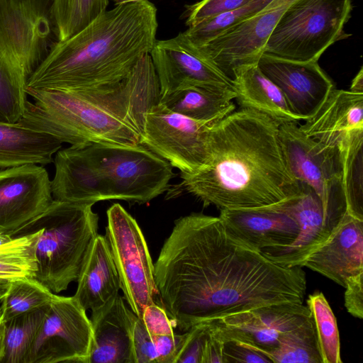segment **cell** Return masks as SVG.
<instances>
[{"label":"cell","instance_id":"obj_1","mask_svg":"<svg viewBox=\"0 0 363 363\" xmlns=\"http://www.w3.org/2000/svg\"><path fill=\"white\" fill-rule=\"evenodd\" d=\"M158 295L182 331L281 303H303L301 267L277 264L232 237L219 216L192 213L174 222L154 264Z\"/></svg>","mask_w":363,"mask_h":363},{"label":"cell","instance_id":"obj_2","mask_svg":"<svg viewBox=\"0 0 363 363\" xmlns=\"http://www.w3.org/2000/svg\"><path fill=\"white\" fill-rule=\"evenodd\" d=\"M279 126L245 108L212 123L204 164L181 172L180 186L220 211L266 207L298 196L301 186L286 162Z\"/></svg>","mask_w":363,"mask_h":363},{"label":"cell","instance_id":"obj_3","mask_svg":"<svg viewBox=\"0 0 363 363\" xmlns=\"http://www.w3.org/2000/svg\"><path fill=\"white\" fill-rule=\"evenodd\" d=\"M157 8L149 0L119 4L57 42L26 87L87 91L123 82L156 42Z\"/></svg>","mask_w":363,"mask_h":363},{"label":"cell","instance_id":"obj_4","mask_svg":"<svg viewBox=\"0 0 363 363\" xmlns=\"http://www.w3.org/2000/svg\"><path fill=\"white\" fill-rule=\"evenodd\" d=\"M25 111L18 121L62 143L140 144L145 113L159 103L160 85L150 54L118 85L87 91L26 87Z\"/></svg>","mask_w":363,"mask_h":363},{"label":"cell","instance_id":"obj_5","mask_svg":"<svg viewBox=\"0 0 363 363\" xmlns=\"http://www.w3.org/2000/svg\"><path fill=\"white\" fill-rule=\"evenodd\" d=\"M93 204L53 200L40 214L9 233L13 238L39 232L35 277L54 294L77 281L98 234Z\"/></svg>","mask_w":363,"mask_h":363},{"label":"cell","instance_id":"obj_6","mask_svg":"<svg viewBox=\"0 0 363 363\" xmlns=\"http://www.w3.org/2000/svg\"><path fill=\"white\" fill-rule=\"evenodd\" d=\"M352 0H297L282 16L264 53L300 62L318 61L333 43L345 37Z\"/></svg>","mask_w":363,"mask_h":363},{"label":"cell","instance_id":"obj_7","mask_svg":"<svg viewBox=\"0 0 363 363\" xmlns=\"http://www.w3.org/2000/svg\"><path fill=\"white\" fill-rule=\"evenodd\" d=\"M86 145L102 174L108 200L146 203L169 189L174 167L145 145Z\"/></svg>","mask_w":363,"mask_h":363},{"label":"cell","instance_id":"obj_8","mask_svg":"<svg viewBox=\"0 0 363 363\" xmlns=\"http://www.w3.org/2000/svg\"><path fill=\"white\" fill-rule=\"evenodd\" d=\"M279 137L291 172L318 196L333 229L346 212L340 150L308 136L295 122L279 124Z\"/></svg>","mask_w":363,"mask_h":363},{"label":"cell","instance_id":"obj_9","mask_svg":"<svg viewBox=\"0 0 363 363\" xmlns=\"http://www.w3.org/2000/svg\"><path fill=\"white\" fill-rule=\"evenodd\" d=\"M106 237L130 308L140 318L158 295L154 264L135 219L119 203L106 212Z\"/></svg>","mask_w":363,"mask_h":363},{"label":"cell","instance_id":"obj_10","mask_svg":"<svg viewBox=\"0 0 363 363\" xmlns=\"http://www.w3.org/2000/svg\"><path fill=\"white\" fill-rule=\"evenodd\" d=\"M58 41L54 0H0V43L28 78Z\"/></svg>","mask_w":363,"mask_h":363},{"label":"cell","instance_id":"obj_11","mask_svg":"<svg viewBox=\"0 0 363 363\" xmlns=\"http://www.w3.org/2000/svg\"><path fill=\"white\" fill-rule=\"evenodd\" d=\"M212 123L189 118L158 103L145 113L140 144L181 172L191 173L207 158Z\"/></svg>","mask_w":363,"mask_h":363},{"label":"cell","instance_id":"obj_12","mask_svg":"<svg viewBox=\"0 0 363 363\" xmlns=\"http://www.w3.org/2000/svg\"><path fill=\"white\" fill-rule=\"evenodd\" d=\"M92 338L86 310L74 296L56 295L34 340L28 363H86Z\"/></svg>","mask_w":363,"mask_h":363},{"label":"cell","instance_id":"obj_13","mask_svg":"<svg viewBox=\"0 0 363 363\" xmlns=\"http://www.w3.org/2000/svg\"><path fill=\"white\" fill-rule=\"evenodd\" d=\"M297 0H272L252 16L199 45L205 57L232 79L237 67L257 64L274 28Z\"/></svg>","mask_w":363,"mask_h":363},{"label":"cell","instance_id":"obj_14","mask_svg":"<svg viewBox=\"0 0 363 363\" xmlns=\"http://www.w3.org/2000/svg\"><path fill=\"white\" fill-rule=\"evenodd\" d=\"M150 55L158 78L160 98L192 86L233 89L232 79L206 60L184 31L156 40Z\"/></svg>","mask_w":363,"mask_h":363},{"label":"cell","instance_id":"obj_15","mask_svg":"<svg viewBox=\"0 0 363 363\" xmlns=\"http://www.w3.org/2000/svg\"><path fill=\"white\" fill-rule=\"evenodd\" d=\"M311 312L303 303H281L257 307L206 321L221 341L238 340L262 353L275 347L280 337L308 320Z\"/></svg>","mask_w":363,"mask_h":363},{"label":"cell","instance_id":"obj_16","mask_svg":"<svg viewBox=\"0 0 363 363\" xmlns=\"http://www.w3.org/2000/svg\"><path fill=\"white\" fill-rule=\"evenodd\" d=\"M48 171L39 164L0 169V233H11L53 201Z\"/></svg>","mask_w":363,"mask_h":363},{"label":"cell","instance_id":"obj_17","mask_svg":"<svg viewBox=\"0 0 363 363\" xmlns=\"http://www.w3.org/2000/svg\"><path fill=\"white\" fill-rule=\"evenodd\" d=\"M257 66L281 91L300 120L311 117L334 88L318 61L300 62L263 53Z\"/></svg>","mask_w":363,"mask_h":363},{"label":"cell","instance_id":"obj_18","mask_svg":"<svg viewBox=\"0 0 363 363\" xmlns=\"http://www.w3.org/2000/svg\"><path fill=\"white\" fill-rule=\"evenodd\" d=\"M220 211L219 217L229 234L259 252L286 247L294 242L299 233L296 220L276 205Z\"/></svg>","mask_w":363,"mask_h":363},{"label":"cell","instance_id":"obj_19","mask_svg":"<svg viewBox=\"0 0 363 363\" xmlns=\"http://www.w3.org/2000/svg\"><path fill=\"white\" fill-rule=\"evenodd\" d=\"M300 184L301 191L298 196L275 204L296 220L298 237L286 247L261 251L272 262L289 267H302L306 258L327 240L332 231L318 196L307 185Z\"/></svg>","mask_w":363,"mask_h":363},{"label":"cell","instance_id":"obj_20","mask_svg":"<svg viewBox=\"0 0 363 363\" xmlns=\"http://www.w3.org/2000/svg\"><path fill=\"white\" fill-rule=\"evenodd\" d=\"M302 267L343 287L350 278L363 273V220L346 211L327 240L306 258Z\"/></svg>","mask_w":363,"mask_h":363},{"label":"cell","instance_id":"obj_21","mask_svg":"<svg viewBox=\"0 0 363 363\" xmlns=\"http://www.w3.org/2000/svg\"><path fill=\"white\" fill-rule=\"evenodd\" d=\"M53 162L51 191L54 200L93 205L108 200L102 174L86 144L61 148Z\"/></svg>","mask_w":363,"mask_h":363},{"label":"cell","instance_id":"obj_22","mask_svg":"<svg viewBox=\"0 0 363 363\" xmlns=\"http://www.w3.org/2000/svg\"><path fill=\"white\" fill-rule=\"evenodd\" d=\"M92 343L86 363H134L133 328L137 315L118 294L91 311Z\"/></svg>","mask_w":363,"mask_h":363},{"label":"cell","instance_id":"obj_23","mask_svg":"<svg viewBox=\"0 0 363 363\" xmlns=\"http://www.w3.org/2000/svg\"><path fill=\"white\" fill-rule=\"evenodd\" d=\"M299 125L308 136L337 147L353 133L363 130V94L333 88L318 111Z\"/></svg>","mask_w":363,"mask_h":363},{"label":"cell","instance_id":"obj_24","mask_svg":"<svg viewBox=\"0 0 363 363\" xmlns=\"http://www.w3.org/2000/svg\"><path fill=\"white\" fill-rule=\"evenodd\" d=\"M77 281L74 297L86 311L101 308L118 294L121 281L106 236H96Z\"/></svg>","mask_w":363,"mask_h":363},{"label":"cell","instance_id":"obj_25","mask_svg":"<svg viewBox=\"0 0 363 363\" xmlns=\"http://www.w3.org/2000/svg\"><path fill=\"white\" fill-rule=\"evenodd\" d=\"M232 82L235 99L240 108L262 113L279 124L301 121L291 111L281 91L262 73L257 63L235 69Z\"/></svg>","mask_w":363,"mask_h":363},{"label":"cell","instance_id":"obj_26","mask_svg":"<svg viewBox=\"0 0 363 363\" xmlns=\"http://www.w3.org/2000/svg\"><path fill=\"white\" fill-rule=\"evenodd\" d=\"M55 136L21 124L0 121V169L48 164L62 148Z\"/></svg>","mask_w":363,"mask_h":363},{"label":"cell","instance_id":"obj_27","mask_svg":"<svg viewBox=\"0 0 363 363\" xmlns=\"http://www.w3.org/2000/svg\"><path fill=\"white\" fill-rule=\"evenodd\" d=\"M235 98L233 89L192 86L161 97L159 103L189 118L215 123L235 111Z\"/></svg>","mask_w":363,"mask_h":363},{"label":"cell","instance_id":"obj_28","mask_svg":"<svg viewBox=\"0 0 363 363\" xmlns=\"http://www.w3.org/2000/svg\"><path fill=\"white\" fill-rule=\"evenodd\" d=\"M28 77L18 60L0 43V121L16 123L27 102Z\"/></svg>","mask_w":363,"mask_h":363},{"label":"cell","instance_id":"obj_29","mask_svg":"<svg viewBox=\"0 0 363 363\" xmlns=\"http://www.w3.org/2000/svg\"><path fill=\"white\" fill-rule=\"evenodd\" d=\"M337 147L342 160L346 211L363 220V131L352 134Z\"/></svg>","mask_w":363,"mask_h":363},{"label":"cell","instance_id":"obj_30","mask_svg":"<svg viewBox=\"0 0 363 363\" xmlns=\"http://www.w3.org/2000/svg\"><path fill=\"white\" fill-rule=\"evenodd\" d=\"M49 307L50 303L4 322L5 354L1 363H28L31 347Z\"/></svg>","mask_w":363,"mask_h":363},{"label":"cell","instance_id":"obj_31","mask_svg":"<svg viewBox=\"0 0 363 363\" xmlns=\"http://www.w3.org/2000/svg\"><path fill=\"white\" fill-rule=\"evenodd\" d=\"M264 354L272 363H322L311 315L301 325L284 333L277 346Z\"/></svg>","mask_w":363,"mask_h":363},{"label":"cell","instance_id":"obj_32","mask_svg":"<svg viewBox=\"0 0 363 363\" xmlns=\"http://www.w3.org/2000/svg\"><path fill=\"white\" fill-rule=\"evenodd\" d=\"M56 295L34 277L9 281L0 296V317L5 322L14 316L49 304Z\"/></svg>","mask_w":363,"mask_h":363},{"label":"cell","instance_id":"obj_33","mask_svg":"<svg viewBox=\"0 0 363 363\" xmlns=\"http://www.w3.org/2000/svg\"><path fill=\"white\" fill-rule=\"evenodd\" d=\"M307 306L313 319L322 363H342L336 318L321 292L308 296Z\"/></svg>","mask_w":363,"mask_h":363},{"label":"cell","instance_id":"obj_34","mask_svg":"<svg viewBox=\"0 0 363 363\" xmlns=\"http://www.w3.org/2000/svg\"><path fill=\"white\" fill-rule=\"evenodd\" d=\"M39 232L13 238L0 245V280L35 277L37 267L35 245Z\"/></svg>","mask_w":363,"mask_h":363},{"label":"cell","instance_id":"obj_35","mask_svg":"<svg viewBox=\"0 0 363 363\" xmlns=\"http://www.w3.org/2000/svg\"><path fill=\"white\" fill-rule=\"evenodd\" d=\"M109 0H54L60 40L72 36L106 10Z\"/></svg>","mask_w":363,"mask_h":363},{"label":"cell","instance_id":"obj_36","mask_svg":"<svg viewBox=\"0 0 363 363\" xmlns=\"http://www.w3.org/2000/svg\"><path fill=\"white\" fill-rule=\"evenodd\" d=\"M272 1L252 0L240 8L220 13L189 26L184 32L195 44L202 45L256 14Z\"/></svg>","mask_w":363,"mask_h":363},{"label":"cell","instance_id":"obj_37","mask_svg":"<svg viewBox=\"0 0 363 363\" xmlns=\"http://www.w3.org/2000/svg\"><path fill=\"white\" fill-rule=\"evenodd\" d=\"M252 0H201L191 5H186L183 13L188 27L220 13L243 6Z\"/></svg>","mask_w":363,"mask_h":363},{"label":"cell","instance_id":"obj_38","mask_svg":"<svg viewBox=\"0 0 363 363\" xmlns=\"http://www.w3.org/2000/svg\"><path fill=\"white\" fill-rule=\"evenodd\" d=\"M186 335L175 359V363H202L206 341L208 334L206 322L193 325Z\"/></svg>","mask_w":363,"mask_h":363},{"label":"cell","instance_id":"obj_39","mask_svg":"<svg viewBox=\"0 0 363 363\" xmlns=\"http://www.w3.org/2000/svg\"><path fill=\"white\" fill-rule=\"evenodd\" d=\"M134 363H158L157 353L152 337L142 318L136 317L133 328Z\"/></svg>","mask_w":363,"mask_h":363},{"label":"cell","instance_id":"obj_40","mask_svg":"<svg viewBox=\"0 0 363 363\" xmlns=\"http://www.w3.org/2000/svg\"><path fill=\"white\" fill-rule=\"evenodd\" d=\"M223 342V363H272L267 355L247 343L238 340Z\"/></svg>","mask_w":363,"mask_h":363},{"label":"cell","instance_id":"obj_41","mask_svg":"<svg viewBox=\"0 0 363 363\" xmlns=\"http://www.w3.org/2000/svg\"><path fill=\"white\" fill-rule=\"evenodd\" d=\"M142 320L151 337L174 333L173 323L164 308L155 302L145 307Z\"/></svg>","mask_w":363,"mask_h":363},{"label":"cell","instance_id":"obj_42","mask_svg":"<svg viewBox=\"0 0 363 363\" xmlns=\"http://www.w3.org/2000/svg\"><path fill=\"white\" fill-rule=\"evenodd\" d=\"M345 306L352 316L363 318V273L350 278L344 286Z\"/></svg>","mask_w":363,"mask_h":363},{"label":"cell","instance_id":"obj_43","mask_svg":"<svg viewBox=\"0 0 363 363\" xmlns=\"http://www.w3.org/2000/svg\"><path fill=\"white\" fill-rule=\"evenodd\" d=\"M223 341L212 334L208 330L202 357V363H223Z\"/></svg>","mask_w":363,"mask_h":363},{"label":"cell","instance_id":"obj_44","mask_svg":"<svg viewBox=\"0 0 363 363\" xmlns=\"http://www.w3.org/2000/svg\"><path fill=\"white\" fill-rule=\"evenodd\" d=\"M352 92L363 94V69L360 67L359 72L352 80L349 89Z\"/></svg>","mask_w":363,"mask_h":363},{"label":"cell","instance_id":"obj_45","mask_svg":"<svg viewBox=\"0 0 363 363\" xmlns=\"http://www.w3.org/2000/svg\"><path fill=\"white\" fill-rule=\"evenodd\" d=\"M5 354V328L4 323L0 320V363Z\"/></svg>","mask_w":363,"mask_h":363},{"label":"cell","instance_id":"obj_46","mask_svg":"<svg viewBox=\"0 0 363 363\" xmlns=\"http://www.w3.org/2000/svg\"><path fill=\"white\" fill-rule=\"evenodd\" d=\"M12 240L9 234L0 233V245L7 243Z\"/></svg>","mask_w":363,"mask_h":363},{"label":"cell","instance_id":"obj_47","mask_svg":"<svg viewBox=\"0 0 363 363\" xmlns=\"http://www.w3.org/2000/svg\"><path fill=\"white\" fill-rule=\"evenodd\" d=\"M115 5L140 0H112Z\"/></svg>","mask_w":363,"mask_h":363},{"label":"cell","instance_id":"obj_48","mask_svg":"<svg viewBox=\"0 0 363 363\" xmlns=\"http://www.w3.org/2000/svg\"><path fill=\"white\" fill-rule=\"evenodd\" d=\"M6 281L0 280V292H3L6 285Z\"/></svg>","mask_w":363,"mask_h":363},{"label":"cell","instance_id":"obj_49","mask_svg":"<svg viewBox=\"0 0 363 363\" xmlns=\"http://www.w3.org/2000/svg\"><path fill=\"white\" fill-rule=\"evenodd\" d=\"M2 293H3V292H0V296H1V294Z\"/></svg>","mask_w":363,"mask_h":363},{"label":"cell","instance_id":"obj_50","mask_svg":"<svg viewBox=\"0 0 363 363\" xmlns=\"http://www.w3.org/2000/svg\"><path fill=\"white\" fill-rule=\"evenodd\" d=\"M0 320H1V317H0Z\"/></svg>","mask_w":363,"mask_h":363}]
</instances>
